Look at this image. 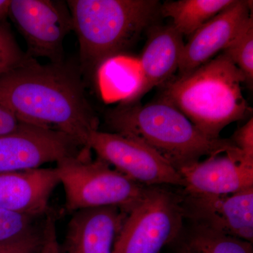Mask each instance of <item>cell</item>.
<instances>
[{
  "mask_svg": "<svg viewBox=\"0 0 253 253\" xmlns=\"http://www.w3.org/2000/svg\"><path fill=\"white\" fill-rule=\"evenodd\" d=\"M79 67L41 64L33 58L0 76V103L21 122L65 133L88 148L99 120L88 101Z\"/></svg>",
  "mask_w": 253,
  "mask_h": 253,
  "instance_id": "obj_1",
  "label": "cell"
},
{
  "mask_svg": "<svg viewBox=\"0 0 253 253\" xmlns=\"http://www.w3.org/2000/svg\"><path fill=\"white\" fill-rule=\"evenodd\" d=\"M79 44L82 76L97 79L105 63L126 52L161 15L157 0L66 1Z\"/></svg>",
  "mask_w": 253,
  "mask_h": 253,
  "instance_id": "obj_2",
  "label": "cell"
},
{
  "mask_svg": "<svg viewBox=\"0 0 253 253\" xmlns=\"http://www.w3.org/2000/svg\"><path fill=\"white\" fill-rule=\"evenodd\" d=\"M111 132L129 136L154 150L179 172L204 156L239 149L230 139H212L172 105L157 100L146 105L122 104L106 113Z\"/></svg>",
  "mask_w": 253,
  "mask_h": 253,
  "instance_id": "obj_3",
  "label": "cell"
},
{
  "mask_svg": "<svg viewBox=\"0 0 253 253\" xmlns=\"http://www.w3.org/2000/svg\"><path fill=\"white\" fill-rule=\"evenodd\" d=\"M244 75L225 54L164 83L158 100L172 105L212 139L252 113L242 92Z\"/></svg>",
  "mask_w": 253,
  "mask_h": 253,
  "instance_id": "obj_4",
  "label": "cell"
},
{
  "mask_svg": "<svg viewBox=\"0 0 253 253\" xmlns=\"http://www.w3.org/2000/svg\"><path fill=\"white\" fill-rule=\"evenodd\" d=\"M60 184L66 194L68 212L101 207H117L129 213L144 197L148 186L141 185L99 158L91 150L56 162Z\"/></svg>",
  "mask_w": 253,
  "mask_h": 253,
  "instance_id": "obj_5",
  "label": "cell"
},
{
  "mask_svg": "<svg viewBox=\"0 0 253 253\" xmlns=\"http://www.w3.org/2000/svg\"><path fill=\"white\" fill-rule=\"evenodd\" d=\"M184 219L180 194L166 186H148L128 213L113 253H159L179 237Z\"/></svg>",
  "mask_w": 253,
  "mask_h": 253,
  "instance_id": "obj_6",
  "label": "cell"
},
{
  "mask_svg": "<svg viewBox=\"0 0 253 253\" xmlns=\"http://www.w3.org/2000/svg\"><path fill=\"white\" fill-rule=\"evenodd\" d=\"M9 16L26 41L28 57L47 58L54 63L64 61L63 41L73 31L66 1L11 0Z\"/></svg>",
  "mask_w": 253,
  "mask_h": 253,
  "instance_id": "obj_7",
  "label": "cell"
},
{
  "mask_svg": "<svg viewBox=\"0 0 253 253\" xmlns=\"http://www.w3.org/2000/svg\"><path fill=\"white\" fill-rule=\"evenodd\" d=\"M88 148L98 158L141 185L185 186L175 168L149 146L129 136L94 131L89 136Z\"/></svg>",
  "mask_w": 253,
  "mask_h": 253,
  "instance_id": "obj_8",
  "label": "cell"
},
{
  "mask_svg": "<svg viewBox=\"0 0 253 253\" xmlns=\"http://www.w3.org/2000/svg\"><path fill=\"white\" fill-rule=\"evenodd\" d=\"M84 149H87L65 133L23 123L0 136V173L38 169Z\"/></svg>",
  "mask_w": 253,
  "mask_h": 253,
  "instance_id": "obj_9",
  "label": "cell"
},
{
  "mask_svg": "<svg viewBox=\"0 0 253 253\" xmlns=\"http://www.w3.org/2000/svg\"><path fill=\"white\" fill-rule=\"evenodd\" d=\"M184 218L192 224L252 243L253 187L235 194L180 193Z\"/></svg>",
  "mask_w": 253,
  "mask_h": 253,
  "instance_id": "obj_10",
  "label": "cell"
},
{
  "mask_svg": "<svg viewBox=\"0 0 253 253\" xmlns=\"http://www.w3.org/2000/svg\"><path fill=\"white\" fill-rule=\"evenodd\" d=\"M208 157L182 168L183 191L190 194L227 195L253 187V161L239 149Z\"/></svg>",
  "mask_w": 253,
  "mask_h": 253,
  "instance_id": "obj_11",
  "label": "cell"
},
{
  "mask_svg": "<svg viewBox=\"0 0 253 253\" xmlns=\"http://www.w3.org/2000/svg\"><path fill=\"white\" fill-rule=\"evenodd\" d=\"M148 31L149 38L141 54L137 84L122 104L138 103L155 86L169 81L179 68L185 44L182 35L172 24L154 25Z\"/></svg>",
  "mask_w": 253,
  "mask_h": 253,
  "instance_id": "obj_12",
  "label": "cell"
},
{
  "mask_svg": "<svg viewBox=\"0 0 253 253\" xmlns=\"http://www.w3.org/2000/svg\"><path fill=\"white\" fill-rule=\"evenodd\" d=\"M252 6L253 1L236 0L235 3L190 36L181 52L178 76L194 71L224 50L245 21L252 15Z\"/></svg>",
  "mask_w": 253,
  "mask_h": 253,
  "instance_id": "obj_13",
  "label": "cell"
},
{
  "mask_svg": "<svg viewBox=\"0 0 253 253\" xmlns=\"http://www.w3.org/2000/svg\"><path fill=\"white\" fill-rule=\"evenodd\" d=\"M127 214L113 206L76 211L59 244V253H113Z\"/></svg>",
  "mask_w": 253,
  "mask_h": 253,
  "instance_id": "obj_14",
  "label": "cell"
},
{
  "mask_svg": "<svg viewBox=\"0 0 253 253\" xmlns=\"http://www.w3.org/2000/svg\"><path fill=\"white\" fill-rule=\"evenodd\" d=\"M59 184L55 168L0 173V210L45 216Z\"/></svg>",
  "mask_w": 253,
  "mask_h": 253,
  "instance_id": "obj_15",
  "label": "cell"
},
{
  "mask_svg": "<svg viewBox=\"0 0 253 253\" xmlns=\"http://www.w3.org/2000/svg\"><path fill=\"white\" fill-rule=\"evenodd\" d=\"M236 0H178L161 6V15L172 19V26L182 36H191L204 23Z\"/></svg>",
  "mask_w": 253,
  "mask_h": 253,
  "instance_id": "obj_16",
  "label": "cell"
},
{
  "mask_svg": "<svg viewBox=\"0 0 253 253\" xmlns=\"http://www.w3.org/2000/svg\"><path fill=\"white\" fill-rule=\"evenodd\" d=\"M181 236L178 253H253L252 243L191 224Z\"/></svg>",
  "mask_w": 253,
  "mask_h": 253,
  "instance_id": "obj_17",
  "label": "cell"
},
{
  "mask_svg": "<svg viewBox=\"0 0 253 253\" xmlns=\"http://www.w3.org/2000/svg\"><path fill=\"white\" fill-rule=\"evenodd\" d=\"M244 75L246 83L252 86L253 81V15L244 23L236 36L223 50Z\"/></svg>",
  "mask_w": 253,
  "mask_h": 253,
  "instance_id": "obj_18",
  "label": "cell"
},
{
  "mask_svg": "<svg viewBox=\"0 0 253 253\" xmlns=\"http://www.w3.org/2000/svg\"><path fill=\"white\" fill-rule=\"evenodd\" d=\"M30 58L20 48L9 23H0V76L19 67Z\"/></svg>",
  "mask_w": 253,
  "mask_h": 253,
  "instance_id": "obj_19",
  "label": "cell"
},
{
  "mask_svg": "<svg viewBox=\"0 0 253 253\" xmlns=\"http://www.w3.org/2000/svg\"><path fill=\"white\" fill-rule=\"evenodd\" d=\"M44 216L0 210V242L21 235Z\"/></svg>",
  "mask_w": 253,
  "mask_h": 253,
  "instance_id": "obj_20",
  "label": "cell"
},
{
  "mask_svg": "<svg viewBox=\"0 0 253 253\" xmlns=\"http://www.w3.org/2000/svg\"><path fill=\"white\" fill-rule=\"evenodd\" d=\"M44 244V221L21 235L0 242V253H41Z\"/></svg>",
  "mask_w": 253,
  "mask_h": 253,
  "instance_id": "obj_21",
  "label": "cell"
},
{
  "mask_svg": "<svg viewBox=\"0 0 253 253\" xmlns=\"http://www.w3.org/2000/svg\"><path fill=\"white\" fill-rule=\"evenodd\" d=\"M245 157L253 161V118L239 128L231 138Z\"/></svg>",
  "mask_w": 253,
  "mask_h": 253,
  "instance_id": "obj_22",
  "label": "cell"
},
{
  "mask_svg": "<svg viewBox=\"0 0 253 253\" xmlns=\"http://www.w3.org/2000/svg\"><path fill=\"white\" fill-rule=\"evenodd\" d=\"M41 253H59L56 220L52 214H46L44 220V244Z\"/></svg>",
  "mask_w": 253,
  "mask_h": 253,
  "instance_id": "obj_23",
  "label": "cell"
},
{
  "mask_svg": "<svg viewBox=\"0 0 253 253\" xmlns=\"http://www.w3.org/2000/svg\"><path fill=\"white\" fill-rule=\"evenodd\" d=\"M22 123L14 113L0 103V136L16 130Z\"/></svg>",
  "mask_w": 253,
  "mask_h": 253,
  "instance_id": "obj_24",
  "label": "cell"
},
{
  "mask_svg": "<svg viewBox=\"0 0 253 253\" xmlns=\"http://www.w3.org/2000/svg\"><path fill=\"white\" fill-rule=\"evenodd\" d=\"M11 0H0V23L6 21L9 16V6Z\"/></svg>",
  "mask_w": 253,
  "mask_h": 253,
  "instance_id": "obj_25",
  "label": "cell"
}]
</instances>
